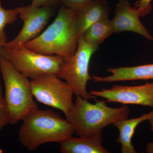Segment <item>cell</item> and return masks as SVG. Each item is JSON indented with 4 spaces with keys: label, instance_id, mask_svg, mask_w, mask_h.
<instances>
[{
    "label": "cell",
    "instance_id": "cell-1",
    "mask_svg": "<svg viewBox=\"0 0 153 153\" xmlns=\"http://www.w3.org/2000/svg\"><path fill=\"white\" fill-rule=\"evenodd\" d=\"M76 12L61 5L57 16L46 30L25 44L28 49L64 60L76 52L79 37L76 28Z\"/></svg>",
    "mask_w": 153,
    "mask_h": 153
},
{
    "label": "cell",
    "instance_id": "cell-2",
    "mask_svg": "<svg viewBox=\"0 0 153 153\" xmlns=\"http://www.w3.org/2000/svg\"><path fill=\"white\" fill-rule=\"evenodd\" d=\"M22 121L19 140L25 149L31 152L47 143H60L74 134L71 124L51 110L38 108Z\"/></svg>",
    "mask_w": 153,
    "mask_h": 153
},
{
    "label": "cell",
    "instance_id": "cell-3",
    "mask_svg": "<svg viewBox=\"0 0 153 153\" xmlns=\"http://www.w3.org/2000/svg\"><path fill=\"white\" fill-rule=\"evenodd\" d=\"M130 112L129 108L126 105L110 107L105 100H96L95 103H91L76 96L66 120L73 126L76 135L87 136L101 132L118 121L128 118Z\"/></svg>",
    "mask_w": 153,
    "mask_h": 153
},
{
    "label": "cell",
    "instance_id": "cell-4",
    "mask_svg": "<svg viewBox=\"0 0 153 153\" xmlns=\"http://www.w3.org/2000/svg\"><path fill=\"white\" fill-rule=\"evenodd\" d=\"M0 71L4 87V100L9 123L15 125L38 109L31 88V80L14 67L7 59L0 56Z\"/></svg>",
    "mask_w": 153,
    "mask_h": 153
},
{
    "label": "cell",
    "instance_id": "cell-5",
    "mask_svg": "<svg viewBox=\"0 0 153 153\" xmlns=\"http://www.w3.org/2000/svg\"><path fill=\"white\" fill-rule=\"evenodd\" d=\"M98 48L88 44L82 36L80 37L76 52L68 59H64L56 75L72 88L74 94L88 100L95 98L88 92L86 85L92 80L89 72L91 59Z\"/></svg>",
    "mask_w": 153,
    "mask_h": 153
},
{
    "label": "cell",
    "instance_id": "cell-6",
    "mask_svg": "<svg viewBox=\"0 0 153 153\" xmlns=\"http://www.w3.org/2000/svg\"><path fill=\"white\" fill-rule=\"evenodd\" d=\"M0 56L9 60L18 71L31 79L47 74L57 75L64 59L55 55H45L28 49L25 45L0 49Z\"/></svg>",
    "mask_w": 153,
    "mask_h": 153
},
{
    "label": "cell",
    "instance_id": "cell-7",
    "mask_svg": "<svg viewBox=\"0 0 153 153\" xmlns=\"http://www.w3.org/2000/svg\"><path fill=\"white\" fill-rule=\"evenodd\" d=\"M34 97L42 104L62 111L67 117L73 106L74 91L66 82L54 74H47L31 80Z\"/></svg>",
    "mask_w": 153,
    "mask_h": 153
},
{
    "label": "cell",
    "instance_id": "cell-8",
    "mask_svg": "<svg viewBox=\"0 0 153 153\" xmlns=\"http://www.w3.org/2000/svg\"><path fill=\"white\" fill-rule=\"evenodd\" d=\"M54 8L36 7L30 4L19 7V16L24 22L20 33L4 47L14 49L25 45L40 35L54 13Z\"/></svg>",
    "mask_w": 153,
    "mask_h": 153
},
{
    "label": "cell",
    "instance_id": "cell-9",
    "mask_svg": "<svg viewBox=\"0 0 153 153\" xmlns=\"http://www.w3.org/2000/svg\"><path fill=\"white\" fill-rule=\"evenodd\" d=\"M89 93L95 97L105 99L107 102L138 105L153 108V82L136 86L115 85L109 89L91 90Z\"/></svg>",
    "mask_w": 153,
    "mask_h": 153
},
{
    "label": "cell",
    "instance_id": "cell-10",
    "mask_svg": "<svg viewBox=\"0 0 153 153\" xmlns=\"http://www.w3.org/2000/svg\"><path fill=\"white\" fill-rule=\"evenodd\" d=\"M140 17L138 11L131 7L127 0H120L111 20L114 33L133 32L153 41V37L140 21Z\"/></svg>",
    "mask_w": 153,
    "mask_h": 153
},
{
    "label": "cell",
    "instance_id": "cell-11",
    "mask_svg": "<svg viewBox=\"0 0 153 153\" xmlns=\"http://www.w3.org/2000/svg\"><path fill=\"white\" fill-rule=\"evenodd\" d=\"M111 9L105 0H92L76 12V28L79 38L99 20L109 16Z\"/></svg>",
    "mask_w": 153,
    "mask_h": 153
},
{
    "label": "cell",
    "instance_id": "cell-12",
    "mask_svg": "<svg viewBox=\"0 0 153 153\" xmlns=\"http://www.w3.org/2000/svg\"><path fill=\"white\" fill-rule=\"evenodd\" d=\"M107 72L111 75L105 76L93 75L92 80L94 82H110L131 80L153 79V63L132 66L108 68Z\"/></svg>",
    "mask_w": 153,
    "mask_h": 153
},
{
    "label": "cell",
    "instance_id": "cell-13",
    "mask_svg": "<svg viewBox=\"0 0 153 153\" xmlns=\"http://www.w3.org/2000/svg\"><path fill=\"white\" fill-rule=\"evenodd\" d=\"M102 132L87 136H71L60 143L63 153H109L102 145Z\"/></svg>",
    "mask_w": 153,
    "mask_h": 153
},
{
    "label": "cell",
    "instance_id": "cell-14",
    "mask_svg": "<svg viewBox=\"0 0 153 153\" xmlns=\"http://www.w3.org/2000/svg\"><path fill=\"white\" fill-rule=\"evenodd\" d=\"M150 120H153V111L149 113L144 114L139 117L130 119H125L113 124L119 132L116 142L121 145L122 152L137 153L131 143L132 138L139 125L145 121Z\"/></svg>",
    "mask_w": 153,
    "mask_h": 153
},
{
    "label": "cell",
    "instance_id": "cell-15",
    "mask_svg": "<svg viewBox=\"0 0 153 153\" xmlns=\"http://www.w3.org/2000/svg\"><path fill=\"white\" fill-rule=\"evenodd\" d=\"M114 33L112 22L108 17L99 20L90 26L82 37L88 44L99 47L105 40Z\"/></svg>",
    "mask_w": 153,
    "mask_h": 153
},
{
    "label": "cell",
    "instance_id": "cell-16",
    "mask_svg": "<svg viewBox=\"0 0 153 153\" xmlns=\"http://www.w3.org/2000/svg\"><path fill=\"white\" fill-rule=\"evenodd\" d=\"M19 7L5 10L0 0V49L8 42L4 28L7 25L13 24L19 16Z\"/></svg>",
    "mask_w": 153,
    "mask_h": 153
},
{
    "label": "cell",
    "instance_id": "cell-17",
    "mask_svg": "<svg viewBox=\"0 0 153 153\" xmlns=\"http://www.w3.org/2000/svg\"><path fill=\"white\" fill-rule=\"evenodd\" d=\"M8 124V116L4 100L2 83L0 78V132Z\"/></svg>",
    "mask_w": 153,
    "mask_h": 153
},
{
    "label": "cell",
    "instance_id": "cell-18",
    "mask_svg": "<svg viewBox=\"0 0 153 153\" xmlns=\"http://www.w3.org/2000/svg\"><path fill=\"white\" fill-rule=\"evenodd\" d=\"M92 0H60V5L77 12Z\"/></svg>",
    "mask_w": 153,
    "mask_h": 153
},
{
    "label": "cell",
    "instance_id": "cell-19",
    "mask_svg": "<svg viewBox=\"0 0 153 153\" xmlns=\"http://www.w3.org/2000/svg\"><path fill=\"white\" fill-rule=\"evenodd\" d=\"M152 0H140L135 4V7L138 11L140 17L148 15L152 10L151 1Z\"/></svg>",
    "mask_w": 153,
    "mask_h": 153
},
{
    "label": "cell",
    "instance_id": "cell-20",
    "mask_svg": "<svg viewBox=\"0 0 153 153\" xmlns=\"http://www.w3.org/2000/svg\"><path fill=\"white\" fill-rule=\"evenodd\" d=\"M31 4L36 7L55 8L60 5V0H32Z\"/></svg>",
    "mask_w": 153,
    "mask_h": 153
},
{
    "label": "cell",
    "instance_id": "cell-21",
    "mask_svg": "<svg viewBox=\"0 0 153 153\" xmlns=\"http://www.w3.org/2000/svg\"><path fill=\"white\" fill-rule=\"evenodd\" d=\"M151 125V129L153 131V120H149ZM146 152L148 153H153V142L149 143L147 145Z\"/></svg>",
    "mask_w": 153,
    "mask_h": 153
}]
</instances>
